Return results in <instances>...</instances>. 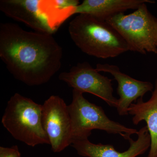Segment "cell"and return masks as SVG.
Segmentation results:
<instances>
[{"mask_svg":"<svg viewBox=\"0 0 157 157\" xmlns=\"http://www.w3.org/2000/svg\"><path fill=\"white\" fill-rule=\"evenodd\" d=\"M0 57L14 78L36 86L48 82L60 69L63 49L52 35L1 23Z\"/></svg>","mask_w":157,"mask_h":157,"instance_id":"cell-1","label":"cell"},{"mask_svg":"<svg viewBox=\"0 0 157 157\" xmlns=\"http://www.w3.org/2000/svg\"><path fill=\"white\" fill-rule=\"evenodd\" d=\"M76 0H2L0 10L36 32L52 35L75 14Z\"/></svg>","mask_w":157,"mask_h":157,"instance_id":"cell-2","label":"cell"},{"mask_svg":"<svg viewBox=\"0 0 157 157\" xmlns=\"http://www.w3.org/2000/svg\"><path fill=\"white\" fill-rule=\"evenodd\" d=\"M70 38L84 53L97 58H113L129 51L123 38L106 21L78 14L70 22Z\"/></svg>","mask_w":157,"mask_h":157,"instance_id":"cell-3","label":"cell"},{"mask_svg":"<svg viewBox=\"0 0 157 157\" xmlns=\"http://www.w3.org/2000/svg\"><path fill=\"white\" fill-rule=\"evenodd\" d=\"M42 105L18 93L8 101L2 123L14 139L34 147L50 144L42 126Z\"/></svg>","mask_w":157,"mask_h":157,"instance_id":"cell-4","label":"cell"},{"mask_svg":"<svg viewBox=\"0 0 157 157\" xmlns=\"http://www.w3.org/2000/svg\"><path fill=\"white\" fill-rule=\"evenodd\" d=\"M72 122L73 141L88 139L93 130H102L109 134H118L125 140L131 135L137 134L135 129L109 119L102 107L90 103L83 97V94L73 90V100L68 106Z\"/></svg>","mask_w":157,"mask_h":157,"instance_id":"cell-5","label":"cell"},{"mask_svg":"<svg viewBox=\"0 0 157 157\" xmlns=\"http://www.w3.org/2000/svg\"><path fill=\"white\" fill-rule=\"evenodd\" d=\"M123 38L129 51L157 54V17L144 3L131 14L121 13L107 20Z\"/></svg>","mask_w":157,"mask_h":157,"instance_id":"cell-6","label":"cell"},{"mask_svg":"<svg viewBox=\"0 0 157 157\" xmlns=\"http://www.w3.org/2000/svg\"><path fill=\"white\" fill-rule=\"evenodd\" d=\"M42 126L52 151H63L73 141L72 122L67 105L58 96H50L42 105Z\"/></svg>","mask_w":157,"mask_h":157,"instance_id":"cell-7","label":"cell"},{"mask_svg":"<svg viewBox=\"0 0 157 157\" xmlns=\"http://www.w3.org/2000/svg\"><path fill=\"white\" fill-rule=\"evenodd\" d=\"M59 78L73 90L92 94L110 107H117L118 99L113 95L112 79L101 75L87 62L78 63L69 72L61 73Z\"/></svg>","mask_w":157,"mask_h":157,"instance_id":"cell-8","label":"cell"},{"mask_svg":"<svg viewBox=\"0 0 157 157\" xmlns=\"http://www.w3.org/2000/svg\"><path fill=\"white\" fill-rule=\"evenodd\" d=\"M96 70L98 72L110 73L117 82V93L119 96L117 109L121 116L128 115V109L139 98H143L148 92H152L154 86L150 82L137 80L122 73L116 65L98 64Z\"/></svg>","mask_w":157,"mask_h":157,"instance_id":"cell-9","label":"cell"},{"mask_svg":"<svg viewBox=\"0 0 157 157\" xmlns=\"http://www.w3.org/2000/svg\"><path fill=\"white\" fill-rule=\"evenodd\" d=\"M137 139L128 140L130 147L126 151L120 152L111 144L91 143L88 139L74 140L72 146L77 153L85 157H136L143 154L150 148L151 137L146 126L141 128L137 133Z\"/></svg>","mask_w":157,"mask_h":157,"instance_id":"cell-10","label":"cell"},{"mask_svg":"<svg viewBox=\"0 0 157 157\" xmlns=\"http://www.w3.org/2000/svg\"><path fill=\"white\" fill-rule=\"evenodd\" d=\"M151 0H84L76 7L75 14H86L106 21L125 11L136 10L144 3H155Z\"/></svg>","mask_w":157,"mask_h":157,"instance_id":"cell-11","label":"cell"},{"mask_svg":"<svg viewBox=\"0 0 157 157\" xmlns=\"http://www.w3.org/2000/svg\"><path fill=\"white\" fill-rule=\"evenodd\" d=\"M128 114L133 116L135 125L144 121L151 137V146L147 157H157V78L151 97L144 102L140 98L128 109Z\"/></svg>","mask_w":157,"mask_h":157,"instance_id":"cell-12","label":"cell"},{"mask_svg":"<svg viewBox=\"0 0 157 157\" xmlns=\"http://www.w3.org/2000/svg\"><path fill=\"white\" fill-rule=\"evenodd\" d=\"M0 157H21L17 145L10 147H0Z\"/></svg>","mask_w":157,"mask_h":157,"instance_id":"cell-13","label":"cell"}]
</instances>
